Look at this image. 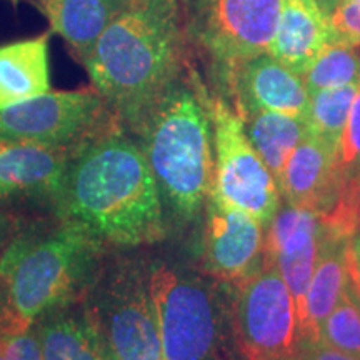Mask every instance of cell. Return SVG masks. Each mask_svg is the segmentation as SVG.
Wrapping results in <instances>:
<instances>
[{
	"instance_id": "cell-1",
	"label": "cell",
	"mask_w": 360,
	"mask_h": 360,
	"mask_svg": "<svg viewBox=\"0 0 360 360\" xmlns=\"http://www.w3.org/2000/svg\"><path fill=\"white\" fill-rule=\"evenodd\" d=\"M105 247L134 249L165 236L162 193L141 146L120 124L75 150L52 204Z\"/></svg>"
},
{
	"instance_id": "cell-2",
	"label": "cell",
	"mask_w": 360,
	"mask_h": 360,
	"mask_svg": "<svg viewBox=\"0 0 360 360\" xmlns=\"http://www.w3.org/2000/svg\"><path fill=\"white\" fill-rule=\"evenodd\" d=\"M182 52L179 0H130L82 65L117 122L137 132L177 82Z\"/></svg>"
},
{
	"instance_id": "cell-3",
	"label": "cell",
	"mask_w": 360,
	"mask_h": 360,
	"mask_svg": "<svg viewBox=\"0 0 360 360\" xmlns=\"http://www.w3.org/2000/svg\"><path fill=\"white\" fill-rule=\"evenodd\" d=\"M105 252L84 225L67 219L13 237L0 255V330L27 328L84 299Z\"/></svg>"
},
{
	"instance_id": "cell-4",
	"label": "cell",
	"mask_w": 360,
	"mask_h": 360,
	"mask_svg": "<svg viewBox=\"0 0 360 360\" xmlns=\"http://www.w3.org/2000/svg\"><path fill=\"white\" fill-rule=\"evenodd\" d=\"M135 134L162 199L180 217H195L214 186V139L207 107L191 89L175 82Z\"/></svg>"
},
{
	"instance_id": "cell-5",
	"label": "cell",
	"mask_w": 360,
	"mask_h": 360,
	"mask_svg": "<svg viewBox=\"0 0 360 360\" xmlns=\"http://www.w3.org/2000/svg\"><path fill=\"white\" fill-rule=\"evenodd\" d=\"M109 360H164L148 276L130 262L102 264L84 297Z\"/></svg>"
},
{
	"instance_id": "cell-6",
	"label": "cell",
	"mask_w": 360,
	"mask_h": 360,
	"mask_svg": "<svg viewBox=\"0 0 360 360\" xmlns=\"http://www.w3.org/2000/svg\"><path fill=\"white\" fill-rule=\"evenodd\" d=\"M119 124L94 87L49 90L0 109V141L79 148Z\"/></svg>"
},
{
	"instance_id": "cell-7",
	"label": "cell",
	"mask_w": 360,
	"mask_h": 360,
	"mask_svg": "<svg viewBox=\"0 0 360 360\" xmlns=\"http://www.w3.org/2000/svg\"><path fill=\"white\" fill-rule=\"evenodd\" d=\"M214 124L215 170L209 197L249 214L267 227L278 209V187L252 146L244 120L224 101L209 103Z\"/></svg>"
},
{
	"instance_id": "cell-8",
	"label": "cell",
	"mask_w": 360,
	"mask_h": 360,
	"mask_svg": "<svg viewBox=\"0 0 360 360\" xmlns=\"http://www.w3.org/2000/svg\"><path fill=\"white\" fill-rule=\"evenodd\" d=\"M238 345L245 360H295L304 344L299 317L276 265L240 282L236 302Z\"/></svg>"
},
{
	"instance_id": "cell-9",
	"label": "cell",
	"mask_w": 360,
	"mask_h": 360,
	"mask_svg": "<svg viewBox=\"0 0 360 360\" xmlns=\"http://www.w3.org/2000/svg\"><path fill=\"white\" fill-rule=\"evenodd\" d=\"M164 360H210L217 342L212 300L199 282L169 265L148 272Z\"/></svg>"
},
{
	"instance_id": "cell-10",
	"label": "cell",
	"mask_w": 360,
	"mask_h": 360,
	"mask_svg": "<svg viewBox=\"0 0 360 360\" xmlns=\"http://www.w3.org/2000/svg\"><path fill=\"white\" fill-rule=\"evenodd\" d=\"M282 0H195L192 32L215 60L236 72L269 52Z\"/></svg>"
},
{
	"instance_id": "cell-11",
	"label": "cell",
	"mask_w": 360,
	"mask_h": 360,
	"mask_svg": "<svg viewBox=\"0 0 360 360\" xmlns=\"http://www.w3.org/2000/svg\"><path fill=\"white\" fill-rule=\"evenodd\" d=\"M265 264L276 265L294 300L302 337L307 322V292L326 232L322 215L289 205L267 225Z\"/></svg>"
},
{
	"instance_id": "cell-12",
	"label": "cell",
	"mask_w": 360,
	"mask_h": 360,
	"mask_svg": "<svg viewBox=\"0 0 360 360\" xmlns=\"http://www.w3.org/2000/svg\"><path fill=\"white\" fill-rule=\"evenodd\" d=\"M262 227L249 214L219 202L207 200L204 233V267L224 282L240 283L262 254Z\"/></svg>"
},
{
	"instance_id": "cell-13",
	"label": "cell",
	"mask_w": 360,
	"mask_h": 360,
	"mask_svg": "<svg viewBox=\"0 0 360 360\" xmlns=\"http://www.w3.org/2000/svg\"><path fill=\"white\" fill-rule=\"evenodd\" d=\"M75 150L0 141V204L30 199L53 204Z\"/></svg>"
},
{
	"instance_id": "cell-14",
	"label": "cell",
	"mask_w": 360,
	"mask_h": 360,
	"mask_svg": "<svg viewBox=\"0 0 360 360\" xmlns=\"http://www.w3.org/2000/svg\"><path fill=\"white\" fill-rule=\"evenodd\" d=\"M337 152L307 135L285 162L277 187L289 205L326 215L339 199Z\"/></svg>"
},
{
	"instance_id": "cell-15",
	"label": "cell",
	"mask_w": 360,
	"mask_h": 360,
	"mask_svg": "<svg viewBox=\"0 0 360 360\" xmlns=\"http://www.w3.org/2000/svg\"><path fill=\"white\" fill-rule=\"evenodd\" d=\"M245 110H269L305 119L310 94L302 77L270 53L247 60L236 70Z\"/></svg>"
},
{
	"instance_id": "cell-16",
	"label": "cell",
	"mask_w": 360,
	"mask_h": 360,
	"mask_svg": "<svg viewBox=\"0 0 360 360\" xmlns=\"http://www.w3.org/2000/svg\"><path fill=\"white\" fill-rule=\"evenodd\" d=\"M330 44V20L317 0H282L270 56L302 77Z\"/></svg>"
},
{
	"instance_id": "cell-17",
	"label": "cell",
	"mask_w": 360,
	"mask_h": 360,
	"mask_svg": "<svg viewBox=\"0 0 360 360\" xmlns=\"http://www.w3.org/2000/svg\"><path fill=\"white\" fill-rule=\"evenodd\" d=\"M350 242L352 240L349 236L326 227L307 292L304 340L319 342L322 323L347 289L350 281Z\"/></svg>"
},
{
	"instance_id": "cell-18",
	"label": "cell",
	"mask_w": 360,
	"mask_h": 360,
	"mask_svg": "<svg viewBox=\"0 0 360 360\" xmlns=\"http://www.w3.org/2000/svg\"><path fill=\"white\" fill-rule=\"evenodd\" d=\"M52 32L65 40L80 62L87 60L97 40L130 0H34Z\"/></svg>"
},
{
	"instance_id": "cell-19",
	"label": "cell",
	"mask_w": 360,
	"mask_h": 360,
	"mask_svg": "<svg viewBox=\"0 0 360 360\" xmlns=\"http://www.w3.org/2000/svg\"><path fill=\"white\" fill-rule=\"evenodd\" d=\"M35 328L44 360H105L101 334L84 299L42 315Z\"/></svg>"
},
{
	"instance_id": "cell-20",
	"label": "cell",
	"mask_w": 360,
	"mask_h": 360,
	"mask_svg": "<svg viewBox=\"0 0 360 360\" xmlns=\"http://www.w3.org/2000/svg\"><path fill=\"white\" fill-rule=\"evenodd\" d=\"M49 90V34L0 45V109Z\"/></svg>"
},
{
	"instance_id": "cell-21",
	"label": "cell",
	"mask_w": 360,
	"mask_h": 360,
	"mask_svg": "<svg viewBox=\"0 0 360 360\" xmlns=\"http://www.w3.org/2000/svg\"><path fill=\"white\" fill-rule=\"evenodd\" d=\"M245 112V132L278 184L287 159L310 134L307 120L269 110Z\"/></svg>"
},
{
	"instance_id": "cell-22",
	"label": "cell",
	"mask_w": 360,
	"mask_h": 360,
	"mask_svg": "<svg viewBox=\"0 0 360 360\" xmlns=\"http://www.w3.org/2000/svg\"><path fill=\"white\" fill-rule=\"evenodd\" d=\"M360 84L342 85L335 89H326L310 96L307 120L309 132L319 141L327 143L339 154L342 135L352 109L354 98L357 96ZM339 157V155H337Z\"/></svg>"
},
{
	"instance_id": "cell-23",
	"label": "cell",
	"mask_w": 360,
	"mask_h": 360,
	"mask_svg": "<svg viewBox=\"0 0 360 360\" xmlns=\"http://www.w3.org/2000/svg\"><path fill=\"white\" fill-rule=\"evenodd\" d=\"M337 174H339V199L330 212L323 217L332 219L349 209L360 192V87L350 109L347 125L337 157Z\"/></svg>"
},
{
	"instance_id": "cell-24",
	"label": "cell",
	"mask_w": 360,
	"mask_h": 360,
	"mask_svg": "<svg viewBox=\"0 0 360 360\" xmlns=\"http://www.w3.org/2000/svg\"><path fill=\"white\" fill-rule=\"evenodd\" d=\"M302 80L310 96L326 89L360 84V56L355 52V47L327 45L305 70Z\"/></svg>"
},
{
	"instance_id": "cell-25",
	"label": "cell",
	"mask_w": 360,
	"mask_h": 360,
	"mask_svg": "<svg viewBox=\"0 0 360 360\" xmlns=\"http://www.w3.org/2000/svg\"><path fill=\"white\" fill-rule=\"evenodd\" d=\"M319 342L360 359V295L352 278L339 304L322 323Z\"/></svg>"
},
{
	"instance_id": "cell-26",
	"label": "cell",
	"mask_w": 360,
	"mask_h": 360,
	"mask_svg": "<svg viewBox=\"0 0 360 360\" xmlns=\"http://www.w3.org/2000/svg\"><path fill=\"white\" fill-rule=\"evenodd\" d=\"M0 352L7 360H44L35 323L19 330H0Z\"/></svg>"
},
{
	"instance_id": "cell-27",
	"label": "cell",
	"mask_w": 360,
	"mask_h": 360,
	"mask_svg": "<svg viewBox=\"0 0 360 360\" xmlns=\"http://www.w3.org/2000/svg\"><path fill=\"white\" fill-rule=\"evenodd\" d=\"M332 44L359 47L360 45V4L342 2L328 17Z\"/></svg>"
},
{
	"instance_id": "cell-28",
	"label": "cell",
	"mask_w": 360,
	"mask_h": 360,
	"mask_svg": "<svg viewBox=\"0 0 360 360\" xmlns=\"http://www.w3.org/2000/svg\"><path fill=\"white\" fill-rule=\"evenodd\" d=\"M295 360H360L354 355L344 354L340 350L328 347L322 342H309L304 340L302 347L299 350Z\"/></svg>"
},
{
	"instance_id": "cell-29",
	"label": "cell",
	"mask_w": 360,
	"mask_h": 360,
	"mask_svg": "<svg viewBox=\"0 0 360 360\" xmlns=\"http://www.w3.org/2000/svg\"><path fill=\"white\" fill-rule=\"evenodd\" d=\"M350 278L360 295V237L350 242Z\"/></svg>"
},
{
	"instance_id": "cell-30",
	"label": "cell",
	"mask_w": 360,
	"mask_h": 360,
	"mask_svg": "<svg viewBox=\"0 0 360 360\" xmlns=\"http://www.w3.org/2000/svg\"><path fill=\"white\" fill-rule=\"evenodd\" d=\"M317 2H319V6L322 7V11L326 12L328 17H330L332 13L335 12V8L339 7L344 0H317Z\"/></svg>"
},
{
	"instance_id": "cell-31",
	"label": "cell",
	"mask_w": 360,
	"mask_h": 360,
	"mask_svg": "<svg viewBox=\"0 0 360 360\" xmlns=\"http://www.w3.org/2000/svg\"><path fill=\"white\" fill-rule=\"evenodd\" d=\"M344 2H352V4H360V0H344Z\"/></svg>"
},
{
	"instance_id": "cell-32",
	"label": "cell",
	"mask_w": 360,
	"mask_h": 360,
	"mask_svg": "<svg viewBox=\"0 0 360 360\" xmlns=\"http://www.w3.org/2000/svg\"><path fill=\"white\" fill-rule=\"evenodd\" d=\"M0 360H7L6 357H4V354H2V352H0Z\"/></svg>"
},
{
	"instance_id": "cell-33",
	"label": "cell",
	"mask_w": 360,
	"mask_h": 360,
	"mask_svg": "<svg viewBox=\"0 0 360 360\" xmlns=\"http://www.w3.org/2000/svg\"><path fill=\"white\" fill-rule=\"evenodd\" d=\"M12 2H17V0H12Z\"/></svg>"
},
{
	"instance_id": "cell-34",
	"label": "cell",
	"mask_w": 360,
	"mask_h": 360,
	"mask_svg": "<svg viewBox=\"0 0 360 360\" xmlns=\"http://www.w3.org/2000/svg\"><path fill=\"white\" fill-rule=\"evenodd\" d=\"M105 360H109V359H105Z\"/></svg>"
}]
</instances>
